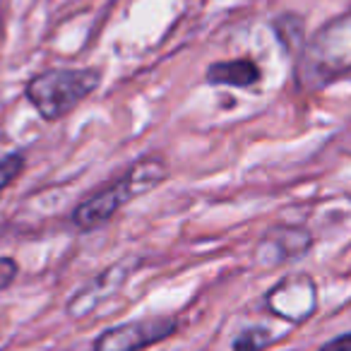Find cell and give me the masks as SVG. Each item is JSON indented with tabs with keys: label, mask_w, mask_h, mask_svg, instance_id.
Returning <instances> with one entry per match:
<instances>
[{
	"label": "cell",
	"mask_w": 351,
	"mask_h": 351,
	"mask_svg": "<svg viewBox=\"0 0 351 351\" xmlns=\"http://www.w3.org/2000/svg\"><path fill=\"white\" fill-rule=\"evenodd\" d=\"M169 178V164L164 156H142L121 178L99 188L84 197L73 212V224L80 231H94L111 221L130 200L147 195Z\"/></svg>",
	"instance_id": "cell-1"
},
{
	"label": "cell",
	"mask_w": 351,
	"mask_h": 351,
	"mask_svg": "<svg viewBox=\"0 0 351 351\" xmlns=\"http://www.w3.org/2000/svg\"><path fill=\"white\" fill-rule=\"evenodd\" d=\"M351 73V12L322 25L303 46L296 80L303 89H322Z\"/></svg>",
	"instance_id": "cell-2"
},
{
	"label": "cell",
	"mask_w": 351,
	"mask_h": 351,
	"mask_svg": "<svg viewBox=\"0 0 351 351\" xmlns=\"http://www.w3.org/2000/svg\"><path fill=\"white\" fill-rule=\"evenodd\" d=\"M99 82L101 73L94 68H58L32 77L25 94L44 121H58L94 94Z\"/></svg>",
	"instance_id": "cell-3"
},
{
	"label": "cell",
	"mask_w": 351,
	"mask_h": 351,
	"mask_svg": "<svg viewBox=\"0 0 351 351\" xmlns=\"http://www.w3.org/2000/svg\"><path fill=\"white\" fill-rule=\"evenodd\" d=\"M178 330L173 315H154L145 320H130L104 330L94 339V351H142L169 339Z\"/></svg>",
	"instance_id": "cell-4"
},
{
	"label": "cell",
	"mask_w": 351,
	"mask_h": 351,
	"mask_svg": "<svg viewBox=\"0 0 351 351\" xmlns=\"http://www.w3.org/2000/svg\"><path fill=\"white\" fill-rule=\"evenodd\" d=\"M265 306L279 320L298 325L317 311V287L308 274H289L265 293Z\"/></svg>",
	"instance_id": "cell-5"
},
{
	"label": "cell",
	"mask_w": 351,
	"mask_h": 351,
	"mask_svg": "<svg viewBox=\"0 0 351 351\" xmlns=\"http://www.w3.org/2000/svg\"><path fill=\"white\" fill-rule=\"evenodd\" d=\"M315 236L301 224H274L260 236L255 245V263L260 267H279V265L301 260L311 253Z\"/></svg>",
	"instance_id": "cell-6"
},
{
	"label": "cell",
	"mask_w": 351,
	"mask_h": 351,
	"mask_svg": "<svg viewBox=\"0 0 351 351\" xmlns=\"http://www.w3.org/2000/svg\"><path fill=\"white\" fill-rule=\"evenodd\" d=\"M130 265L128 263H116L111 267H106L104 272H99L94 279H89L68 303V315L70 317H84L94 311L101 301H106L108 296L118 291L125 284L128 274H130Z\"/></svg>",
	"instance_id": "cell-7"
},
{
	"label": "cell",
	"mask_w": 351,
	"mask_h": 351,
	"mask_svg": "<svg viewBox=\"0 0 351 351\" xmlns=\"http://www.w3.org/2000/svg\"><path fill=\"white\" fill-rule=\"evenodd\" d=\"M263 73H260L258 63L250 58H234V60H217L207 68L205 80L207 84L215 87H236V89H250L260 82Z\"/></svg>",
	"instance_id": "cell-8"
},
{
	"label": "cell",
	"mask_w": 351,
	"mask_h": 351,
	"mask_svg": "<svg viewBox=\"0 0 351 351\" xmlns=\"http://www.w3.org/2000/svg\"><path fill=\"white\" fill-rule=\"evenodd\" d=\"M274 344V335L263 325H250L243 327L231 341L234 351H265Z\"/></svg>",
	"instance_id": "cell-9"
},
{
	"label": "cell",
	"mask_w": 351,
	"mask_h": 351,
	"mask_svg": "<svg viewBox=\"0 0 351 351\" xmlns=\"http://www.w3.org/2000/svg\"><path fill=\"white\" fill-rule=\"evenodd\" d=\"M284 20H287L289 29L284 27L282 20H277V22H274V34L279 36V41L284 44V49L293 51V49H298V44H301L303 22H301V17H293V15H284Z\"/></svg>",
	"instance_id": "cell-10"
},
{
	"label": "cell",
	"mask_w": 351,
	"mask_h": 351,
	"mask_svg": "<svg viewBox=\"0 0 351 351\" xmlns=\"http://www.w3.org/2000/svg\"><path fill=\"white\" fill-rule=\"evenodd\" d=\"M25 166H27L25 154H20V152L8 154L5 159H0V193L5 191V188H10L12 183L20 178Z\"/></svg>",
	"instance_id": "cell-11"
},
{
	"label": "cell",
	"mask_w": 351,
	"mask_h": 351,
	"mask_svg": "<svg viewBox=\"0 0 351 351\" xmlns=\"http://www.w3.org/2000/svg\"><path fill=\"white\" fill-rule=\"evenodd\" d=\"M17 272H20V265L12 258H0V291H5L12 282L17 279Z\"/></svg>",
	"instance_id": "cell-12"
},
{
	"label": "cell",
	"mask_w": 351,
	"mask_h": 351,
	"mask_svg": "<svg viewBox=\"0 0 351 351\" xmlns=\"http://www.w3.org/2000/svg\"><path fill=\"white\" fill-rule=\"evenodd\" d=\"M317 351H351V332H344V335L325 341Z\"/></svg>",
	"instance_id": "cell-13"
}]
</instances>
